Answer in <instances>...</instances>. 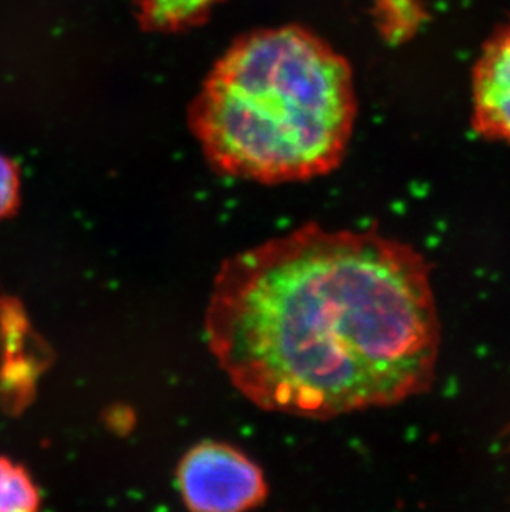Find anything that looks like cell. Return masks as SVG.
I'll return each instance as SVG.
<instances>
[{"label":"cell","mask_w":510,"mask_h":512,"mask_svg":"<svg viewBox=\"0 0 510 512\" xmlns=\"http://www.w3.org/2000/svg\"><path fill=\"white\" fill-rule=\"evenodd\" d=\"M206 337L232 385L262 410L330 418L393 405L434 378L428 264L376 232L305 224L224 261Z\"/></svg>","instance_id":"1"},{"label":"cell","mask_w":510,"mask_h":512,"mask_svg":"<svg viewBox=\"0 0 510 512\" xmlns=\"http://www.w3.org/2000/svg\"><path fill=\"white\" fill-rule=\"evenodd\" d=\"M355 118L352 68L299 25L239 37L207 73L188 112L212 170L264 184L335 170Z\"/></svg>","instance_id":"2"},{"label":"cell","mask_w":510,"mask_h":512,"mask_svg":"<svg viewBox=\"0 0 510 512\" xmlns=\"http://www.w3.org/2000/svg\"><path fill=\"white\" fill-rule=\"evenodd\" d=\"M178 486L191 511L239 512L264 503L269 494L262 469L234 446L204 441L178 466Z\"/></svg>","instance_id":"3"},{"label":"cell","mask_w":510,"mask_h":512,"mask_svg":"<svg viewBox=\"0 0 510 512\" xmlns=\"http://www.w3.org/2000/svg\"><path fill=\"white\" fill-rule=\"evenodd\" d=\"M472 100L477 133L510 143V27L496 35L479 58Z\"/></svg>","instance_id":"4"},{"label":"cell","mask_w":510,"mask_h":512,"mask_svg":"<svg viewBox=\"0 0 510 512\" xmlns=\"http://www.w3.org/2000/svg\"><path fill=\"white\" fill-rule=\"evenodd\" d=\"M222 0H136V20L150 34H176L206 22Z\"/></svg>","instance_id":"5"},{"label":"cell","mask_w":510,"mask_h":512,"mask_svg":"<svg viewBox=\"0 0 510 512\" xmlns=\"http://www.w3.org/2000/svg\"><path fill=\"white\" fill-rule=\"evenodd\" d=\"M40 493L29 473L19 464L0 458V512L37 511Z\"/></svg>","instance_id":"6"},{"label":"cell","mask_w":510,"mask_h":512,"mask_svg":"<svg viewBox=\"0 0 510 512\" xmlns=\"http://www.w3.org/2000/svg\"><path fill=\"white\" fill-rule=\"evenodd\" d=\"M20 174L14 161L0 155V219L7 218L19 206Z\"/></svg>","instance_id":"7"}]
</instances>
